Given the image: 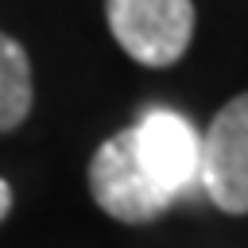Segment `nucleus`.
<instances>
[{
    "instance_id": "obj_1",
    "label": "nucleus",
    "mask_w": 248,
    "mask_h": 248,
    "mask_svg": "<svg viewBox=\"0 0 248 248\" xmlns=\"http://www.w3.org/2000/svg\"><path fill=\"white\" fill-rule=\"evenodd\" d=\"M105 19L112 39L140 66H174L194 39L190 0H105Z\"/></svg>"
},
{
    "instance_id": "obj_3",
    "label": "nucleus",
    "mask_w": 248,
    "mask_h": 248,
    "mask_svg": "<svg viewBox=\"0 0 248 248\" xmlns=\"http://www.w3.org/2000/svg\"><path fill=\"white\" fill-rule=\"evenodd\" d=\"M89 194L112 221H124V225H147V221L163 217L167 205H170V198H163L147 182V174L136 159L132 128L108 136L93 151V159H89Z\"/></svg>"
},
{
    "instance_id": "obj_2",
    "label": "nucleus",
    "mask_w": 248,
    "mask_h": 248,
    "mask_svg": "<svg viewBox=\"0 0 248 248\" xmlns=\"http://www.w3.org/2000/svg\"><path fill=\"white\" fill-rule=\"evenodd\" d=\"M198 140H202L198 186L221 213L244 217L248 213V93H236L229 105H221Z\"/></svg>"
},
{
    "instance_id": "obj_5",
    "label": "nucleus",
    "mask_w": 248,
    "mask_h": 248,
    "mask_svg": "<svg viewBox=\"0 0 248 248\" xmlns=\"http://www.w3.org/2000/svg\"><path fill=\"white\" fill-rule=\"evenodd\" d=\"M35 101V85H31V62L27 50L0 31V132H12L27 120Z\"/></svg>"
},
{
    "instance_id": "obj_4",
    "label": "nucleus",
    "mask_w": 248,
    "mask_h": 248,
    "mask_svg": "<svg viewBox=\"0 0 248 248\" xmlns=\"http://www.w3.org/2000/svg\"><path fill=\"white\" fill-rule=\"evenodd\" d=\"M132 143H136V159H140L147 182L163 198L174 202L198 186L202 140L186 116H178L170 108H151V112H143L140 124H132Z\"/></svg>"
},
{
    "instance_id": "obj_6",
    "label": "nucleus",
    "mask_w": 248,
    "mask_h": 248,
    "mask_svg": "<svg viewBox=\"0 0 248 248\" xmlns=\"http://www.w3.org/2000/svg\"><path fill=\"white\" fill-rule=\"evenodd\" d=\"M8 213H12V186L0 178V221H4Z\"/></svg>"
}]
</instances>
